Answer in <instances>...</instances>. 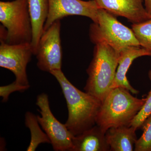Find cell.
I'll return each mask as SVG.
<instances>
[{"label": "cell", "mask_w": 151, "mask_h": 151, "mask_svg": "<svg viewBox=\"0 0 151 151\" xmlns=\"http://www.w3.org/2000/svg\"><path fill=\"white\" fill-rule=\"evenodd\" d=\"M60 84L68 110L65 125L74 136L80 134L96 125V119L102 102L88 92L75 87L67 79L61 69L50 72Z\"/></svg>", "instance_id": "1"}, {"label": "cell", "mask_w": 151, "mask_h": 151, "mask_svg": "<svg viewBox=\"0 0 151 151\" xmlns=\"http://www.w3.org/2000/svg\"><path fill=\"white\" fill-rule=\"evenodd\" d=\"M122 87L111 89L102 102L96 124L104 133L113 127L130 126L145 102L146 98L134 97Z\"/></svg>", "instance_id": "2"}, {"label": "cell", "mask_w": 151, "mask_h": 151, "mask_svg": "<svg viewBox=\"0 0 151 151\" xmlns=\"http://www.w3.org/2000/svg\"><path fill=\"white\" fill-rule=\"evenodd\" d=\"M93 58L86 70L85 92L103 102L111 90L120 52L104 42L94 43Z\"/></svg>", "instance_id": "3"}, {"label": "cell", "mask_w": 151, "mask_h": 151, "mask_svg": "<svg viewBox=\"0 0 151 151\" xmlns=\"http://www.w3.org/2000/svg\"><path fill=\"white\" fill-rule=\"evenodd\" d=\"M1 40L11 45L31 43L32 28L28 0L0 2Z\"/></svg>", "instance_id": "4"}, {"label": "cell", "mask_w": 151, "mask_h": 151, "mask_svg": "<svg viewBox=\"0 0 151 151\" xmlns=\"http://www.w3.org/2000/svg\"><path fill=\"white\" fill-rule=\"evenodd\" d=\"M89 34L93 43L104 42L119 52L128 47L141 46L132 29L102 9L98 10L97 22L90 25Z\"/></svg>", "instance_id": "5"}, {"label": "cell", "mask_w": 151, "mask_h": 151, "mask_svg": "<svg viewBox=\"0 0 151 151\" xmlns=\"http://www.w3.org/2000/svg\"><path fill=\"white\" fill-rule=\"evenodd\" d=\"M36 104L40 109L41 116H37L38 121L49 138L53 150L71 151L74 136L52 114L48 95L44 93L38 95Z\"/></svg>", "instance_id": "6"}, {"label": "cell", "mask_w": 151, "mask_h": 151, "mask_svg": "<svg viewBox=\"0 0 151 151\" xmlns=\"http://www.w3.org/2000/svg\"><path fill=\"white\" fill-rule=\"evenodd\" d=\"M61 23L55 21L41 37L35 56L37 66L40 70L50 73L52 70H60L63 52L60 40Z\"/></svg>", "instance_id": "7"}, {"label": "cell", "mask_w": 151, "mask_h": 151, "mask_svg": "<svg viewBox=\"0 0 151 151\" xmlns=\"http://www.w3.org/2000/svg\"><path fill=\"white\" fill-rule=\"evenodd\" d=\"M32 55L31 43L11 45L1 40L0 66L12 71L15 76L16 83L28 89L27 67Z\"/></svg>", "instance_id": "8"}, {"label": "cell", "mask_w": 151, "mask_h": 151, "mask_svg": "<svg viewBox=\"0 0 151 151\" xmlns=\"http://www.w3.org/2000/svg\"><path fill=\"white\" fill-rule=\"evenodd\" d=\"M48 16L44 27V31L55 21L70 16H81L91 19L97 23L100 9L95 0H48Z\"/></svg>", "instance_id": "9"}, {"label": "cell", "mask_w": 151, "mask_h": 151, "mask_svg": "<svg viewBox=\"0 0 151 151\" xmlns=\"http://www.w3.org/2000/svg\"><path fill=\"white\" fill-rule=\"evenodd\" d=\"M99 8L114 16L124 17L133 24L148 20L151 16L143 5V0H95Z\"/></svg>", "instance_id": "10"}, {"label": "cell", "mask_w": 151, "mask_h": 151, "mask_svg": "<svg viewBox=\"0 0 151 151\" xmlns=\"http://www.w3.org/2000/svg\"><path fill=\"white\" fill-rule=\"evenodd\" d=\"M151 56V51L141 46L132 47L120 52L119 63L111 89L122 87L137 94L139 91L134 88L128 81L127 74L134 60L142 56Z\"/></svg>", "instance_id": "11"}, {"label": "cell", "mask_w": 151, "mask_h": 151, "mask_svg": "<svg viewBox=\"0 0 151 151\" xmlns=\"http://www.w3.org/2000/svg\"><path fill=\"white\" fill-rule=\"evenodd\" d=\"M108 151L110 147L105 133L97 125L73 137L71 151Z\"/></svg>", "instance_id": "12"}, {"label": "cell", "mask_w": 151, "mask_h": 151, "mask_svg": "<svg viewBox=\"0 0 151 151\" xmlns=\"http://www.w3.org/2000/svg\"><path fill=\"white\" fill-rule=\"evenodd\" d=\"M32 28L31 45L35 55L39 42L44 32V27L49 12L48 0H28Z\"/></svg>", "instance_id": "13"}, {"label": "cell", "mask_w": 151, "mask_h": 151, "mask_svg": "<svg viewBox=\"0 0 151 151\" xmlns=\"http://www.w3.org/2000/svg\"><path fill=\"white\" fill-rule=\"evenodd\" d=\"M137 129L132 126H123L109 129L105 137L111 151H133L137 140Z\"/></svg>", "instance_id": "14"}, {"label": "cell", "mask_w": 151, "mask_h": 151, "mask_svg": "<svg viewBox=\"0 0 151 151\" xmlns=\"http://www.w3.org/2000/svg\"><path fill=\"white\" fill-rule=\"evenodd\" d=\"M25 124L26 127L29 129L31 133L30 142L27 151H35L38 146L42 143L51 144L46 133L40 129L37 116L30 112H27L25 116Z\"/></svg>", "instance_id": "15"}, {"label": "cell", "mask_w": 151, "mask_h": 151, "mask_svg": "<svg viewBox=\"0 0 151 151\" xmlns=\"http://www.w3.org/2000/svg\"><path fill=\"white\" fill-rule=\"evenodd\" d=\"M132 29L140 45L151 51V18L138 24H133Z\"/></svg>", "instance_id": "16"}, {"label": "cell", "mask_w": 151, "mask_h": 151, "mask_svg": "<svg viewBox=\"0 0 151 151\" xmlns=\"http://www.w3.org/2000/svg\"><path fill=\"white\" fill-rule=\"evenodd\" d=\"M143 133L137 139L135 151H151V114L145 119L141 127Z\"/></svg>", "instance_id": "17"}, {"label": "cell", "mask_w": 151, "mask_h": 151, "mask_svg": "<svg viewBox=\"0 0 151 151\" xmlns=\"http://www.w3.org/2000/svg\"><path fill=\"white\" fill-rule=\"evenodd\" d=\"M148 76L151 82V69L149 71ZM146 99L142 108L134 119L132 120L130 125V126L134 127L137 130L141 128L143 122L151 114V89Z\"/></svg>", "instance_id": "18"}, {"label": "cell", "mask_w": 151, "mask_h": 151, "mask_svg": "<svg viewBox=\"0 0 151 151\" xmlns=\"http://www.w3.org/2000/svg\"><path fill=\"white\" fill-rule=\"evenodd\" d=\"M28 89L27 87L21 86L14 81L12 84L5 86L0 87V95L3 97V102H6L8 100L9 95L12 93L16 91L23 92Z\"/></svg>", "instance_id": "19"}, {"label": "cell", "mask_w": 151, "mask_h": 151, "mask_svg": "<svg viewBox=\"0 0 151 151\" xmlns=\"http://www.w3.org/2000/svg\"><path fill=\"white\" fill-rule=\"evenodd\" d=\"M146 10L151 16V0H143Z\"/></svg>", "instance_id": "20"}]
</instances>
